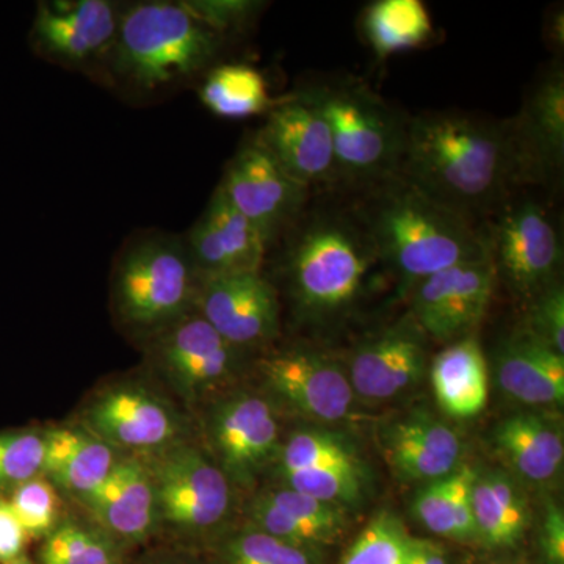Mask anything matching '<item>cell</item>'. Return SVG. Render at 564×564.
<instances>
[{"mask_svg":"<svg viewBox=\"0 0 564 564\" xmlns=\"http://www.w3.org/2000/svg\"><path fill=\"white\" fill-rule=\"evenodd\" d=\"M256 140L307 191L339 182L332 129L310 93L274 106Z\"/></svg>","mask_w":564,"mask_h":564,"instance_id":"4fadbf2b","label":"cell"},{"mask_svg":"<svg viewBox=\"0 0 564 564\" xmlns=\"http://www.w3.org/2000/svg\"><path fill=\"white\" fill-rule=\"evenodd\" d=\"M281 477L285 488L340 508L358 503L366 485L362 464L292 470L281 474Z\"/></svg>","mask_w":564,"mask_h":564,"instance_id":"1f68e13d","label":"cell"},{"mask_svg":"<svg viewBox=\"0 0 564 564\" xmlns=\"http://www.w3.org/2000/svg\"><path fill=\"white\" fill-rule=\"evenodd\" d=\"M538 552L543 564H564V513L554 502L544 507L538 530Z\"/></svg>","mask_w":564,"mask_h":564,"instance_id":"b9f144b4","label":"cell"},{"mask_svg":"<svg viewBox=\"0 0 564 564\" xmlns=\"http://www.w3.org/2000/svg\"><path fill=\"white\" fill-rule=\"evenodd\" d=\"M193 311L239 350L270 343L280 328L276 292L261 273L199 276Z\"/></svg>","mask_w":564,"mask_h":564,"instance_id":"5bb4252c","label":"cell"},{"mask_svg":"<svg viewBox=\"0 0 564 564\" xmlns=\"http://www.w3.org/2000/svg\"><path fill=\"white\" fill-rule=\"evenodd\" d=\"M524 329L564 356V291L560 282L534 296Z\"/></svg>","mask_w":564,"mask_h":564,"instance_id":"f35d334b","label":"cell"},{"mask_svg":"<svg viewBox=\"0 0 564 564\" xmlns=\"http://www.w3.org/2000/svg\"><path fill=\"white\" fill-rule=\"evenodd\" d=\"M7 502L29 538H46L61 524V497L44 475L14 488Z\"/></svg>","mask_w":564,"mask_h":564,"instance_id":"d590c367","label":"cell"},{"mask_svg":"<svg viewBox=\"0 0 564 564\" xmlns=\"http://www.w3.org/2000/svg\"><path fill=\"white\" fill-rule=\"evenodd\" d=\"M513 121L524 182L558 177L564 163V76L552 70L533 88L521 117Z\"/></svg>","mask_w":564,"mask_h":564,"instance_id":"7402d4cb","label":"cell"},{"mask_svg":"<svg viewBox=\"0 0 564 564\" xmlns=\"http://www.w3.org/2000/svg\"><path fill=\"white\" fill-rule=\"evenodd\" d=\"M240 352L195 311L152 336V359L188 403L202 402L229 383Z\"/></svg>","mask_w":564,"mask_h":564,"instance_id":"9c48e42d","label":"cell"},{"mask_svg":"<svg viewBox=\"0 0 564 564\" xmlns=\"http://www.w3.org/2000/svg\"><path fill=\"white\" fill-rule=\"evenodd\" d=\"M199 274L185 242L154 234L129 245L113 278L120 321L152 336L192 313Z\"/></svg>","mask_w":564,"mask_h":564,"instance_id":"8992f818","label":"cell"},{"mask_svg":"<svg viewBox=\"0 0 564 564\" xmlns=\"http://www.w3.org/2000/svg\"><path fill=\"white\" fill-rule=\"evenodd\" d=\"M310 95L332 129L339 182L375 187L399 176L410 120L358 82Z\"/></svg>","mask_w":564,"mask_h":564,"instance_id":"5b68a950","label":"cell"},{"mask_svg":"<svg viewBox=\"0 0 564 564\" xmlns=\"http://www.w3.org/2000/svg\"><path fill=\"white\" fill-rule=\"evenodd\" d=\"M43 474L55 488L73 494L80 500L101 486L118 462L109 444L90 432L55 429L44 433Z\"/></svg>","mask_w":564,"mask_h":564,"instance_id":"d4e9b609","label":"cell"},{"mask_svg":"<svg viewBox=\"0 0 564 564\" xmlns=\"http://www.w3.org/2000/svg\"><path fill=\"white\" fill-rule=\"evenodd\" d=\"M454 474L423 486L413 503L415 519L430 533L451 541H455Z\"/></svg>","mask_w":564,"mask_h":564,"instance_id":"74e56055","label":"cell"},{"mask_svg":"<svg viewBox=\"0 0 564 564\" xmlns=\"http://www.w3.org/2000/svg\"><path fill=\"white\" fill-rule=\"evenodd\" d=\"M223 36L184 2L150 0L122 7L117 39L106 63L133 90L154 93L209 68Z\"/></svg>","mask_w":564,"mask_h":564,"instance_id":"277c9868","label":"cell"},{"mask_svg":"<svg viewBox=\"0 0 564 564\" xmlns=\"http://www.w3.org/2000/svg\"><path fill=\"white\" fill-rule=\"evenodd\" d=\"M488 243L497 276L516 295L532 302L558 282L562 239L547 212L533 199L505 203Z\"/></svg>","mask_w":564,"mask_h":564,"instance_id":"ba28073f","label":"cell"},{"mask_svg":"<svg viewBox=\"0 0 564 564\" xmlns=\"http://www.w3.org/2000/svg\"><path fill=\"white\" fill-rule=\"evenodd\" d=\"M28 533L22 529L17 514L7 499L0 497V564L13 562L24 554Z\"/></svg>","mask_w":564,"mask_h":564,"instance_id":"7bdbcfd3","label":"cell"},{"mask_svg":"<svg viewBox=\"0 0 564 564\" xmlns=\"http://www.w3.org/2000/svg\"><path fill=\"white\" fill-rule=\"evenodd\" d=\"M425 364L423 333L411 318L364 343L351 356L347 375L356 395L386 402L413 388Z\"/></svg>","mask_w":564,"mask_h":564,"instance_id":"d6986e66","label":"cell"},{"mask_svg":"<svg viewBox=\"0 0 564 564\" xmlns=\"http://www.w3.org/2000/svg\"><path fill=\"white\" fill-rule=\"evenodd\" d=\"M218 188L269 243L302 217L310 195L258 140L234 155Z\"/></svg>","mask_w":564,"mask_h":564,"instance_id":"8fae6325","label":"cell"},{"mask_svg":"<svg viewBox=\"0 0 564 564\" xmlns=\"http://www.w3.org/2000/svg\"><path fill=\"white\" fill-rule=\"evenodd\" d=\"M478 564H519V563H511V562H485V563H478Z\"/></svg>","mask_w":564,"mask_h":564,"instance_id":"bcb514c9","label":"cell"},{"mask_svg":"<svg viewBox=\"0 0 564 564\" xmlns=\"http://www.w3.org/2000/svg\"><path fill=\"white\" fill-rule=\"evenodd\" d=\"M209 440L217 466L229 481L251 485L280 452L272 403L247 392L221 400L209 419Z\"/></svg>","mask_w":564,"mask_h":564,"instance_id":"2e32d148","label":"cell"},{"mask_svg":"<svg viewBox=\"0 0 564 564\" xmlns=\"http://www.w3.org/2000/svg\"><path fill=\"white\" fill-rule=\"evenodd\" d=\"M40 560L41 564H121L109 536L77 522L55 527L44 538Z\"/></svg>","mask_w":564,"mask_h":564,"instance_id":"4dcf8cb0","label":"cell"},{"mask_svg":"<svg viewBox=\"0 0 564 564\" xmlns=\"http://www.w3.org/2000/svg\"><path fill=\"white\" fill-rule=\"evenodd\" d=\"M220 564H322V552L299 547L254 527L234 534L221 545Z\"/></svg>","mask_w":564,"mask_h":564,"instance_id":"d6a6232c","label":"cell"},{"mask_svg":"<svg viewBox=\"0 0 564 564\" xmlns=\"http://www.w3.org/2000/svg\"><path fill=\"white\" fill-rule=\"evenodd\" d=\"M46 440L33 430L0 433V494L43 474Z\"/></svg>","mask_w":564,"mask_h":564,"instance_id":"8d00e7d4","label":"cell"},{"mask_svg":"<svg viewBox=\"0 0 564 564\" xmlns=\"http://www.w3.org/2000/svg\"><path fill=\"white\" fill-rule=\"evenodd\" d=\"M285 258L293 302L318 323L350 313L383 265L359 212H314L296 229Z\"/></svg>","mask_w":564,"mask_h":564,"instance_id":"3957f363","label":"cell"},{"mask_svg":"<svg viewBox=\"0 0 564 564\" xmlns=\"http://www.w3.org/2000/svg\"><path fill=\"white\" fill-rule=\"evenodd\" d=\"M410 538L395 516L380 513L352 541L339 564H408Z\"/></svg>","mask_w":564,"mask_h":564,"instance_id":"e575fe53","label":"cell"},{"mask_svg":"<svg viewBox=\"0 0 564 564\" xmlns=\"http://www.w3.org/2000/svg\"><path fill=\"white\" fill-rule=\"evenodd\" d=\"M477 470L462 464L454 474L455 543H477L473 510V481Z\"/></svg>","mask_w":564,"mask_h":564,"instance_id":"60d3db41","label":"cell"},{"mask_svg":"<svg viewBox=\"0 0 564 564\" xmlns=\"http://www.w3.org/2000/svg\"><path fill=\"white\" fill-rule=\"evenodd\" d=\"M199 99L215 117L225 120H245L274 107L261 70L236 63L215 66L204 80Z\"/></svg>","mask_w":564,"mask_h":564,"instance_id":"f546056e","label":"cell"},{"mask_svg":"<svg viewBox=\"0 0 564 564\" xmlns=\"http://www.w3.org/2000/svg\"><path fill=\"white\" fill-rule=\"evenodd\" d=\"M259 370L270 391L304 417L337 422L351 414L356 393L348 375L321 352H276L262 359Z\"/></svg>","mask_w":564,"mask_h":564,"instance_id":"e0dca14e","label":"cell"},{"mask_svg":"<svg viewBox=\"0 0 564 564\" xmlns=\"http://www.w3.org/2000/svg\"><path fill=\"white\" fill-rule=\"evenodd\" d=\"M399 176L473 220L500 210L524 182L513 121L436 111L408 122Z\"/></svg>","mask_w":564,"mask_h":564,"instance_id":"6da1fadb","label":"cell"},{"mask_svg":"<svg viewBox=\"0 0 564 564\" xmlns=\"http://www.w3.org/2000/svg\"><path fill=\"white\" fill-rule=\"evenodd\" d=\"M492 440L500 458L530 484H547L562 470L563 434L543 415H510L494 430Z\"/></svg>","mask_w":564,"mask_h":564,"instance_id":"484cf974","label":"cell"},{"mask_svg":"<svg viewBox=\"0 0 564 564\" xmlns=\"http://www.w3.org/2000/svg\"><path fill=\"white\" fill-rule=\"evenodd\" d=\"M496 280L491 258L433 274L411 291V318L441 344L473 336L488 313Z\"/></svg>","mask_w":564,"mask_h":564,"instance_id":"30bf717a","label":"cell"},{"mask_svg":"<svg viewBox=\"0 0 564 564\" xmlns=\"http://www.w3.org/2000/svg\"><path fill=\"white\" fill-rule=\"evenodd\" d=\"M7 564H33L31 560L25 558L24 555L20 556V558L13 560V562Z\"/></svg>","mask_w":564,"mask_h":564,"instance_id":"f6af8a7d","label":"cell"},{"mask_svg":"<svg viewBox=\"0 0 564 564\" xmlns=\"http://www.w3.org/2000/svg\"><path fill=\"white\" fill-rule=\"evenodd\" d=\"M122 7L109 0L40 3L32 28L35 50L68 68L106 62L117 39Z\"/></svg>","mask_w":564,"mask_h":564,"instance_id":"9a60e30c","label":"cell"},{"mask_svg":"<svg viewBox=\"0 0 564 564\" xmlns=\"http://www.w3.org/2000/svg\"><path fill=\"white\" fill-rule=\"evenodd\" d=\"M473 510L477 543L508 551L524 541L530 524L529 502L510 475L496 469L475 473Z\"/></svg>","mask_w":564,"mask_h":564,"instance_id":"4316f807","label":"cell"},{"mask_svg":"<svg viewBox=\"0 0 564 564\" xmlns=\"http://www.w3.org/2000/svg\"><path fill=\"white\" fill-rule=\"evenodd\" d=\"M408 564H451L443 544L426 538H410Z\"/></svg>","mask_w":564,"mask_h":564,"instance_id":"ee69618b","label":"cell"},{"mask_svg":"<svg viewBox=\"0 0 564 564\" xmlns=\"http://www.w3.org/2000/svg\"><path fill=\"white\" fill-rule=\"evenodd\" d=\"M147 463L159 521L185 533L220 525L231 510V481L202 452L177 443Z\"/></svg>","mask_w":564,"mask_h":564,"instance_id":"52a82bcc","label":"cell"},{"mask_svg":"<svg viewBox=\"0 0 564 564\" xmlns=\"http://www.w3.org/2000/svg\"><path fill=\"white\" fill-rule=\"evenodd\" d=\"M82 502L102 532L128 543L147 540L159 522L150 469L135 456L118 458L109 477Z\"/></svg>","mask_w":564,"mask_h":564,"instance_id":"ffe728a7","label":"cell"},{"mask_svg":"<svg viewBox=\"0 0 564 564\" xmlns=\"http://www.w3.org/2000/svg\"><path fill=\"white\" fill-rule=\"evenodd\" d=\"M497 383L527 406H558L564 402V356L525 329L502 344L496 359Z\"/></svg>","mask_w":564,"mask_h":564,"instance_id":"cb8c5ba5","label":"cell"},{"mask_svg":"<svg viewBox=\"0 0 564 564\" xmlns=\"http://www.w3.org/2000/svg\"><path fill=\"white\" fill-rule=\"evenodd\" d=\"M280 474L325 466L361 464L351 447L336 434L322 430H300L278 452Z\"/></svg>","mask_w":564,"mask_h":564,"instance_id":"836d02e7","label":"cell"},{"mask_svg":"<svg viewBox=\"0 0 564 564\" xmlns=\"http://www.w3.org/2000/svg\"><path fill=\"white\" fill-rule=\"evenodd\" d=\"M432 384L437 403L452 417H474L488 403V364L474 336L448 344L434 358Z\"/></svg>","mask_w":564,"mask_h":564,"instance_id":"83f0119b","label":"cell"},{"mask_svg":"<svg viewBox=\"0 0 564 564\" xmlns=\"http://www.w3.org/2000/svg\"><path fill=\"white\" fill-rule=\"evenodd\" d=\"M362 32L378 58L417 50L433 36V22L421 0H378L362 14Z\"/></svg>","mask_w":564,"mask_h":564,"instance_id":"f1b7e54d","label":"cell"},{"mask_svg":"<svg viewBox=\"0 0 564 564\" xmlns=\"http://www.w3.org/2000/svg\"><path fill=\"white\" fill-rule=\"evenodd\" d=\"M184 6L220 36L240 31L261 9V3L250 0H185Z\"/></svg>","mask_w":564,"mask_h":564,"instance_id":"ab89813d","label":"cell"},{"mask_svg":"<svg viewBox=\"0 0 564 564\" xmlns=\"http://www.w3.org/2000/svg\"><path fill=\"white\" fill-rule=\"evenodd\" d=\"M87 432L111 448L150 458L181 443V421L162 397L139 384L115 386L85 411Z\"/></svg>","mask_w":564,"mask_h":564,"instance_id":"7c38bea8","label":"cell"},{"mask_svg":"<svg viewBox=\"0 0 564 564\" xmlns=\"http://www.w3.org/2000/svg\"><path fill=\"white\" fill-rule=\"evenodd\" d=\"M361 215L383 267L408 292L433 274L491 258L473 220L434 202L402 176L375 185Z\"/></svg>","mask_w":564,"mask_h":564,"instance_id":"7a4b0ae2","label":"cell"},{"mask_svg":"<svg viewBox=\"0 0 564 564\" xmlns=\"http://www.w3.org/2000/svg\"><path fill=\"white\" fill-rule=\"evenodd\" d=\"M344 510L282 486L252 500L250 521L254 529L285 543L322 551L337 543L347 530Z\"/></svg>","mask_w":564,"mask_h":564,"instance_id":"603a6c76","label":"cell"},{"mask_svg":"<svg viewBox=\"0 0 564 564\" xmlns=\"http://www.w3.org/2000/svg\"><path fill=\"white\" fill-rule=\"evenodd\" d=\"M184 242L199 276L261 273L270 245L218 187Z\"/></svg>","mask_w":564,"mask_h":564,"instance_id":"ac0fdd59","label":"cell"},{"mask_svg":"<svg viewBox=\"0 0 564 564\" xmlns=\"http://www.w3.org/2000/svg\"><path fill=\"white\" fill-rule=\"evenodd\" d=\"M383 452L400 480L432 484L462 466L464 444L447 423L415 414L393 423L386 432Z\"/></svg>","mask_w":564,"mask_h":564,"instance_id":"44dd1931","label":"cell"}]
</instances>
